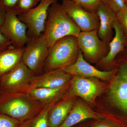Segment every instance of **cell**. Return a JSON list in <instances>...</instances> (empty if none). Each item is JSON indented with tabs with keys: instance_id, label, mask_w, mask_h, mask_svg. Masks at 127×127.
<instances>
[{
	"instance_id": "obj_25",
	"label": "cell",
	"mask_w": 127,
	"mask_h": 127,
	"mask_svg": "<svg viewBox=\"0 0 127 127\" xmlns=\"http://www.w3.org/2000/svg\"><path fill=\"white\" fill-rule=\"evenodd\" d=\"M116 15L124 35L127 37V8L116 13Z\"/></svg>"
},
{
	"instance_id": "obj_26",
	"label": "cell",
	"mask_w": 127,
	"mask_h": 127,
	"mask_svg": "<svg viewBox=\"0 0 127 127\" xmlns=\"http://www.w3.org/2000/svg\"><path fill=\"white\" fill-rule=\"evenodd\" d=\"M19 0H0V6L6 10L13 11Z\"/></svg>"
},
{
	"instance_id": "obj_23",
	"label": "cell",
	"mask_w": 127,
	"mask_h": 127,
	"mask_svg": "<svg viewBox=\"0 0 127 127\" xmlns=\"http://www.w3.org/2000/svg\"><path fill=\"white\" fill-rule=\"evenodd\" d=\"M23 123L0 113V127H22Z\"/></svg>"
},
{
	"instance_id": "obj_10",
	"label": "cell",
	"mask_w": 127,
	"mask_h": 127,
	"mask_svg": "<svg viewBox=\"0 0 127 127\" xmlns=\"http://www.w3.org/2000/svg\"><path fill=\"white\" fill-rule=\"evenodd\" d=\"M108 94L113 104L127 112V64H122L120 66L118 74L111 82Z\"/></svg>"
},
{
	"instance_id": "obj_16",
	"label": "cell",
	"mask_w": 127,
	"mask_h": 127,
	"mask_svg": "<svg viewBox=\"0 0 127 127\" xmlns=\"http://www.w3.org/2000/svg\"><path fill=\"white\" fill-rule=\"evenodd\" d=\"M115 35L109 44V50L106 55L99 61L100 64H110L113 61L117 55L123 51L126 43L125 36L117 19L113 25Z\"/></svg>"
},
{
	"instance_id": "obj_3",
	"label": "cell",
	"mask_w": 127,
	"mask_h": 127,
	"mask_svg": "<svg viewBox=\"0 0 127 127\" xmlns=\"http://www.w3.org/2000/svg\"><path fill=\"white\" fill-rule=\"evenodd\" d=\"M79 51L76 37L68 36L59 39L49 48L46 69L50 71L71 65L77 59Z\"/></svg>"
},
{
	"instance_id": "obj_17",
	"label": "cell",
	"mask_w": 127,
	"mask_h": 127,
	"mask_svg": "<svg viewBox=\"0 0 127 127\" xmlns=\"http://www.w3.org/2000/svg\"><path fill=\"white\" fill-rule=\"evenodd\" d=\"M24 47L13 46L0 51V77L15 68L22 61Z\"/></svg>"
},
{
	"instance_id": "obj_5",
	"label": "cell",
	"mask_w": 127,
	"mask_h": 127,
	"mask_svg": "<svg viewBox=\"0 0 127 127\" xmlns=\"http://www.w3.org/2000/svg\"><path fill=\"white\" fill-rule=\"evenodd\" d=\"M24 48L22 61L34 73L40 70L45 63L49 48L44 34L30 38Z\"/></svg>"
},
{
	"instance_id": "obj_12",
	"label": "cell",
	"mask_w": 127,
	"mask_h": 127,
	"mask_svg": "<svg viewBox=\"0 0 127 127\" xmlns=\"http://www.w3.org/2000/svg\"><path fill=\"white\" fill-rule=\"evenodd\" d=\"M62 69L65 72L72 76L97 78L103 79H109L114 73V71H101L92 65L84 59L82 53L80 50L76 61L71 65Z\"/></svg>"
},
{
	"instance_id": "obj_7",
	"label": "cell",
	"mask_w": 127,
	"mask_h": 127,
	"mask_svg": "<svg viewBox=\"0 0 127 127\" xmlns=\"http://www.w3.org/2000/svg\"><path fill=\"white\" fill-rule=\"evenodd\" d=\"M77 39L79 50L83 57L90 62L100 61L109 51V44L98 37L97 30L81 32Z\"/></svg>"
},
{
	"instance_id": "obj_29",
	"label": "cell",
	"mask_w": 127,
	"mask_h": 127,
	"mask_svg": "<svg viewBox=\"0 0 127 127\" xmlns=\"http://www.w3.org/2000/svg\"><path fill=\"white\" fill-rule=\"evenodd\" d=\"M93 127H116L113 125L107 123H100L96 124Z\"/></svg>"
},
{
	"instance_id": "obj_4",
	"label": "cell",
	"mask_w": 127,
	"mask_h": 127,
	"mask_svg": "<svg viewBox=\"0 0 127 127\" xmlns=\"http://www.w3.org/2000/svg\"><path fill=\"white\" fill-rule=\"evenodd\" d=\"M34 73L22 61L0 77V90L7 92H26L30 89Z\"/></svg>"
},
{
	"instance_id": "obj_27",
	"label": "cell",
	"mask_w": 127,
	"mask_h": 127,
	"mask_svg": "<svg viewBox=\"0 0 127 127\" xmlns=\"http://www.w3.org/2000/svg\"><path fill=\"white\" fill-rule=\"evenodd\" d=\"M13 46L11 42L0 30V51L5 50Z\"/></svg>"
},
{
	"instance_id": "obj_32",
	"label": "cell",
	"mask_w": 127,
	"mask_h": 127,
	"mask_svg": "<svg viewBox=\"0 0 127 127\" xmlns=\"http://www.w3.org/2000/svg\"></svg>"
},
{
	"instance_id": "obj_6",
	"label": "cell",
	"mask_w": 127,
	"mask_h": 127,
	"mask_svg": "<svg viewBox=\"0 0 127 127\" xmlns=\"http://www.w3.org/2000/svg\"><path fill=\"white\" fill-rule=\"evenodd\" d=\"M56 0H41L36 7L18 15L19 19L27 26L29 38L35 37L43 33L48 16V8Z\"/></svg>"
},
{
	"instance_id": "obj_9",
	"label": "cell",
	"mask_w": 127,
	"mask_h": 127,
	"mask_svg": "<svg viewBox=\"0 0 127 127\" xmlns=\"http://www.w3.org/2000/svg\"><path fill=\"white\" fill-rule=\"evenodd\" d=\"M62 4L81 32L98 30L100 20L96 12L88 11L72 0H63Z\"/></svg>"
},
{
	"instance_id": "obj_13",
	"label": "cell",
	"mask_w": 127,
	"mask_h": 127,
	"mask_svg": "<svg viewBox=\"0 0 127 127\" xmlns=\"http://www.w3.org/2000/svg\"><path fill=\"white\" fill-rule=\"evenodd\" d=\"M72 76L62 68L48 71L43 75L34 77L30 89L33 88L60 87L68 84Z\"/></svg>"
},
{
	"instance_id": "obj_31",
	"label": "cell",
	"mask_w": 127,
	"mask_h": 127,
	"mask_svg": "<svg viewBox=\"0 0 127 127\" xmlns=\"http://www.w3.org/2000/svg\"></svg>"
},
{
	"instance_id": "obj_30",
	"label": "cell",
	"mask_w": 127,
	"mask_h": 127,
	"mask_svg": "<svg viewBox=\"0 0 127 127\" xmlns=\"http://www.w3.org/2000/svg\"><path fill=\"white\" fill-rule=\"evenodd\" d=\"M125 3H126V4H127V0H126L125 1Z\"/></svg>"
},
{
	"instance_id": "obj_8",
	"label": "cell",
	"mask_w": 127,
	"mask_h": 127,
	"mask_svg": "<svg viewBox=\"0 0 127 127\" xmlns=\"http://www.w3.org/2000/svg\"><path fill=\"white\" fill-rule=\"evenodd\" d=\"M27 29V25L20 20L15 12L6 11L4 21L0 30L14 47H24L30 40Z\"/></svg>"
},
{
	"instance_id": "obj_14",
	"label": "cell",
	"mask_w": 127,
	"mask_h": 127,
	"mask_svg": "<svg viewBox=\"0 0 127 127\" xmlns=\"http://www.w3.org/2000/svg\"><path fill=\"white\" fill-rule=\"evenodd\" d=\"M100 20V25L97 30L98 37L109 44L112 36L113 25L117 20L116 14L102 2H100L96 10Z\"/></svg>"
},
{
	"instance_id": "obj_19",
	"label": "cell",
	"mask_w": 127,
	"mask_h": 127,
	"mask_svg": "<svg viewBox=\"0 0 127 127\" xmlns=\"http://www.w3.org/2000/svg\"><path fill=\"white\" fill-rule=\"evenodd\" d=\"M67 84L58 88H33L27 92L30 96L45 104H54L66 88Z\"/></svg>"
},
{
	"instance_id": "obj_2",
	"label": "cell",
	"mask_w": 127,
	"mask_h": 127,
	"mask_svg": "<svg viewBox=\"0 0 127 127\" xmlns=\"http://www.w3.org/2000/svg\"><path fill=\"white\" fill-rule=\"evenodd\" d=\"M81 32L62 4L57 1L51 5L43 32L49 49L59 39L68 36L77 37Z\"/></svg>"
},
{
	"instance_id": "obj_28",
	"label": "cell",
	"mask_w": 127,
	"mask_h": 127,
	"mask_svg": "<svg viewBox=\"0 0 127 127\" xmlns=\"http://www.w3.org/2000/svg\"><path fill=\"white\" fill-rule=\"evenodd\" d=\"M6 13V10L5 9L0 6V27L4 23L5 17Z\"/></svg>"
},
{
	"instance_id": "obj_21",
	"label": "cell",
	"mask_w": 127,
	"mask_h": 127,
	"mask_svg": "<svg viewBox=\"0 0 127 127\" xmlns=\"http://www.w3.org/2000/svg\"><path fill=\"white\" fill-rule=\"evenodd\" d=\"M40 0H19L14 10L17 15H20L32 9Z\"/></svg>"
},
{
	"instance_id": "obj_1",
	"label": "cell",
	"mask_w": 127,
	"mask_h": 127,
	"mask_svg": "<svg viewBox=\"0 0 127 127\" xmlns=\"http://www.w3.org/2000/svg\"><path fill=\"white\" fill-rule=\"evenodd\" d=\"M47 104L26 92L0 91V113L24 123L34 117Z\"/></svg>"
},
{
	"instance_id": "obj_20",
	"label": "cell",
	"mask_w": 127,
	"mask_h": 127,
	"mask_svg": "<svg viewBox=\"0 0 127 127\" xmlns=\"http://www.w3.org/2000/svg\"><path fill=\"white\" fill-rule=\"evenodd\" d=\"M54 104H47L30 120L23 123L22 127H49L48 114Z\"/></svg>"
},
{
	"instance_id": "obj_18",
	"label": "cell",
	"mask_w": 127,
	"mask_h": 127,
	"mask_svg": "<svg viewBox=\"0 0 127 127\" xmlns=\"http://www.w3.org/2000/svg\"><path fill=\"white\" fill-rule=\"evenodd\" d=\"M73 103L66 100L52 107L48 114L49 127H59L65 120L72 109Z\"/></svg>"
},
{
	"instance_id": "obj_15",
	"label": "cell",
	"mask_w": 127,
	"mask_h": 127,
	"mask_svg": "<svg viewBox=\"0 0 127 127\" xmlns=\"http://www.w3.org/2000/svg\"><path fill=\"white\" fill-rule=\"evenodd\" d=\"M102 118V116L94 111L84 103L78 102L73 105L65 120L59 127H71L86 119Z\"/></svg>"
},
{
	"instance_id": "obj_33",
	"label": "cell",
	"mask_w": 127,
	"mask_h": 127,
	"mask_svg": "<svg viewBox=\"0 0 127 127\" xmlns=\"http://www.w3.org/2000/svg\"></svg>"
},
{
	"instance_id": "obj_24",
	"label": "cell",
	"mask_w": 127,
	"mask_h": 127,
	"mask_svg": "<svg viewBox=\"0 0 127 127\" xmlns=\"http://www.w3.org/2000/svg\"><path fill=\"white\" fill-rule=\"evenodd\" d=\"M80 5L83 8L88 11L96 12L98 5L101 0H72Z\"/></svg>"
},
{
	"instance_id": "obj_22",
	"label": "cell",
	"mask_w": 127,
	"mask_h": 127,
	"mask_svg": "<svg viewBox=\"0 0 127 127\" xmlns=\"http://www.w3.org/2000/svg\"><path fill=\"white\" fill-rule=\"evenodd\" d=\"M101 2L116 14L127 8L124 0H101Z\"/></svg>"
},
{
	"instance_id": "obj_11",
	"label": "cell",
	"mask_w": 127,
	"mask_h": 127,
	"mask_svg": "<svg viewBox=\"0 0 127 127\" xmlns=\"http://www.w3.org/2000/svg\"><path fill=\"white\" fill-rule=\"evenodd\" d=\"M92 79L73 76L70 82L71 94L79 96L87 102H93L102 91L103 87L102 83Z\"/></svg>"
}]
</instances>
